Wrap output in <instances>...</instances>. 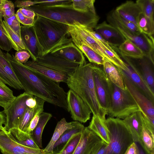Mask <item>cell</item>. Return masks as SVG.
<instances>
[{
  "label": "cell",
  "instance_id": "obj_1",
  "mask_svg": "<svg viewBox=\"0 0 154 154\" xmlns=\"http://www.w3.org/2000/svg\"><path fill=\"white\" fill-rule=\"evenodd\" d=\"M11 63L25 92L68 111L67 93L55 82L18 62L12 55Z\"/></svg>",
  "mask_w": 154,
  "mask_h": 154
},
{
  "label": "cell",
  "instance_id": "obj_2",
  "mask_svg": "<svg viewBox=\"0 0 154 154\" xmlns=\"http://www.w3.org/2000/svg\"><path fill=\"white\" fill-rule=\"evenodd\" d=\"M94 64L91 63L79 65L75 71L68 76L66 83L70 89L79 96L91 110L93 115L106 120V110L97 99L93 75Z\"/></svg>",
  "mask_w": 154,
  "mask_h": 154
},
{
  "label": "cell",
  "instance_id": "obj_3",
  "mask_svg": "<svg viewBox=\"0 0 154 154\" xmlns=\"http://www.w3.org/2000/svg\"><path fill=\"white\" fill-rule=\"evenodd\" d=\"M72 2L51 5L40 4L25 8L33 11L36 14L66 24L74 25L79 23L90 30H93L97 25L99 16L91 12H83L75 10Z\"/></svg>",
  "mask_w": 154,
  "mask_h": 154
},
{
  "label": "cell",
  "instance_id": "obj_4",
  "mask_svg": "<svg viewBox=\"0 0 154 154\" xmlns=\"http://www.w3.org/2000/svg\"><path fill=\"white\" fill-rule=\"evenodd\" d=\"M33 25L42 50V56L71 40L68 37L67 25L36 14Z\"/></svg>",
  "mask_w": 154,
  "mask_h": 154
},
{
  "label": "cell",
  "instance_id": "obj_5",
  "mask_svg": "<svg viewBox=\"0 0 154 154\" xmlns=\"http://www.w3.org/2000/svg\"><path fill=\"white\" fill-rule=\"evenodd\" d=\"M105 123L110 143L103 154H125L134 142L128 126L123 119L109 117L106 119Z\"/></svg>",
  "mask_w": 154,
  "mask_h": 154
},
{
  "label": "cell",
  "instance_id": "obj_6",
  "mask_svg": "<svg viewBox=\"0 0 154 154\" xmlns=\"http://www.w3.org/2000/svg\"><path fill=\"white\" fill-rule=\"evenodd\" d=\"M111 100L107 115L109 117L124 119L135 112L142 111L128 90L113 84Z\"/></svg>",
  "mask_w": 154,
  "mask_h": 154
},
{
  "label": "cell",
  "instance_id": "obj_7",
  "mask_svg": "<svg viewBox=\"0 0 154 154\" xmlns=\"http://www.w3.org/2000/svg\"><path fill=\"white\" fill-rule=\"evenodd\" d=\"M107 20L109 24L117 29L125 39H128L141 49L144 56L154 63L153 36H149L143 32L138 35L133 34L109 14L107 16Z\"/></svg>",
  "mask_w": 154,
  "mask_h": 154
},
{
  "label": "cell",
  "instance_id": "obj_8",
  "mask_svg": "<svg viewBox=\"0 0 154 154\" xmlns=\"http://www.w3.org/2000/svg\"><path fill=\"white\" fill-rule=\"evenodd\" d=\"M92 73L97 99L107 113L111 102L113 84L107 77L103 69L94 64Z\"/></svg>",
  "mask_w": 154,
  "mask_h": 154
},
{
  "label": "cell",
  "instance_id": "obj_9",
  "mask_svg": "<svg viewBox=\"0 0 154 154\" xmlns=\"http://www.w3.org/2000/svg\"><path fill=\"white\" fill-rule=\"evenodd\" d=\"M32 95L24 92L16 97L14 100L3 111L6 116V122L4 129L9 131L17 128L20 120L28 107L26 100Z\"/></svg>",
  "mask_w": 154,
  "mask_h": 154
},
{
  "label": "cell",
  "instance_id": "obj_10",
  "mask_svg": "<svg viewBox=\"0 0 154 154\" xmlns=\"http://www.w3.org/2000/svg\"><path fill=\"white\" fill-rule=\"evenodd\" d=\"M0 150L3 154H44L43 149L28 147L20 144L4 129L0 133Z\"/></svg>",
  "mask_w": 154,
  "mask_h": 154
},
{
  "label": "cell",
  "instance_id": "obj_11",
  "mask_svg": "<svg viewBox=\"0 0 154 154\" xmlns=\"http://www.w3.org/2000/svg\"><path fill=\"white\" fill-rule=\"evenodd\" d=\"M121 73L125 87L131 94L143 113L154 123V103L142 93L126 76L123 70L118 68Z\"/></svg>",
  "mask_w": 154,
  "mask_h": 154
},
{
  "label": "cell",
  "instance_id": "obj_12",
  "mask_svg": "<svg viewBox=\"0 0 154 154\" xmlns=\"http://www.w3.org/2000/svg\"><path fill=\"white\" fill-rule=\"evenodd\" d=\"M67 102L68 112L74 120L85 123L90 119L91 110L82 99L71 89L67 93Z\"/></svg>",
  "mask_w": 154,
  "mask_h": 154
},
{
  "label": "cell",
  "instance_id": "obj_13",
  "mask_svg": "<svg viewBox=\"0 0 154 154\" xmlns=\"http://www.w3.org/2000/svg\"><path fill=\"white\" fill-rule=\"evenodd\" d=\"M36 61L68 76L74 72L79 65L51 53L38 57Z\"/></svg>",
  "mask_w": 154,
  "mask_h": 154
},
{
  "label": "cell",
  "instance_id": "obj_14",
  "mask_svg": "<svg viewBox=\"0 0 154 154\" xmlns=\"http://www.w3.org/2000/svg\"><path fill=\"white\" fill-rule=\"evenodd\" d=\"M11 57L10 54L4 52L0 48V79L16 89L23 90L13 68L11 62Z\"/></svg>",
  "mask_w": 154,
  "mask_h": 154
},
{
  "label": "cell",
  "instance_id": "obj_15",
  "mask_svg": "<svg viewBox=\"0 0 154 154\" xmlns=\"http://www.w3.org/2000/svg\"><path fill=\"white\" fill-rule=\"evenodd\" d=\"M35 97L37 100L36 106L33 108L28 107L17 128L8 131L17 141L23 140L31 136L27 133V129L30 123L37 112L43 109L45 101L40 98Z\"/></svg>",
  "mask_w": 154,
  "mask_h": 154
},
{
  "label": "cell",
  "instance_id": "obj_16",
  "mask_svg": "<svg viewBox=\"0 0 154 154\" xmlns=\"http://www.w3.org/2000/svg\"><path fill=\"white\" fill-rule=\"evenodd\" d=\"M122 57L128 69L127 72L123 71L125 74L142 93L154 103V93L147 84L141 72L130 58Z\"/></svg>",
  "mask_w": 154,
  "mask_h": 154
},
{
  "label": "cell",
  "instance_id": "obj_17",
  "mask_svg": "<svg viewBox=\"0 0 154 154\" xmlns=\"http://www.w3.org/2000/svg\"><path fill=\"white\" fill-rule=\"evenodd\" d=\"M20 38L32 60L36 61L38 57L42 56V50L37 41L33 24L21 26Z\"/></svg>",
  "mask_w": 154,
  "mask_h": 154
},
{
  "label": "cell",
  "instance_id": "obj_18",
  "mask_svg": "<svg viewBox=\"0 0 154 154\" xmlns=\"http://www.w3.org/2000/svg\"><path fill=\"white\" fill-rule=\"evenodd\" d=\"M104 142L88 127H85L72 154H92Z\"/></svg>",
  "mask_w": 154,
  "mask_h": 154
},
{
  "label": "cell",
  "instance_id": "obj_19",
  "mask_svg": "<svg viewBox=\"0 0 154 154\" xmlns=\"http://www.w3.org/2000/svg\"><path fill=\"white\" fill-rule=\"evenodd\" d=\"M82 65L86 63L84 54L71 40L58 47L51 52Z\"/></svg>",
  "mask_w": 154,
  "mask_h": 154
},
{
  "label": "cell",
  "instance_id": "obj_20",
  "mask_svg": "<svg viewBox=\"0 0 154 154\" xmlns=\"http://www.w3.org/2000/svg\"><path fill=\"white\" fill-rule=\"evenodd\" d=\"M94 29L113 48L119 47L125 40L117 29L105 21L97 24Z\"/></svg>",
  "mask_w": 154,
  "mask_h": 154
},
{
  "label": "cell",
  "instance_id": "obj_21",
  "mask_svg": "<svg viewBox=\"0 0 154 154\" xmlns=\"http://www.w3.org/2000/svg\"><path fill=\"white\" fill-rule=\"evenodd\" d=\"M24 64L32 70L55 82L66 83L68 76L36 61H29Z\"/></svg>",
  "mask_w": 154,
  "mask_h": 154
},
{
  "label": "cell",
  "instance_id": "obj_22",
  "mask_svg": "<svg viewBox=\"0 0 154 154\" xmlns=\"http://www.w3.org/2000/svg\"><path fill=\"white\" fill-rule=\"evenodd\" d=\"M115 11L119 16L137 26V19L142 12L138 5L131 1H127L117 7Z\"/></svg>",
  "mask_w": 154,
  "mask_h": 154
},
{
  "label": "cell",
  "instance_id": "obj_23",
  "mask_svg": "<svg viewBox=\"0 0 154 154\" xmlns=\"http://www.w3.org/2000/svg\"><path fill=\"white\" fill-rule=\"evenodd\" d=\"M123 120L130 130L134 142L139 143L143 126L141 112L133 113Z\"/></svg>",
  "mask_w": 154,
  "mask_h": 154
},
{
  "label": "cell",
  "instance_id": "obj_24",
  "mask_svg": "<svg viewBox=\"0 0 154 154\" xmlns=\"http://www.w3.org/2000/svg\"><path fill=\"white\" fill-rule=\"evenodd\" d=\"M76 121L67 122L64 118L58 121L50 141L45 148L43 149L44 154L54 153V146L55 142L65 131L74 127Z\"/></svg>",
  "mask_w": 154,
  "mask_h": 154
},
{
  "label": "cell",
  "instance_id": "obj_25",
  "mask_svg": "<svg viewBox=\"0 0 154 154\" xmlns=\"http://www.w3.org/2000/svg\"><path fill=\"white\" fill-rule=\"evenodd\" d=\"M75 31L94 51L112 63L111 59L100 46L93 36L77 23L72 25Z\"/></svg>",
  "mask_w": 154,
  "mask_h": 154
},
{
  "label": "cell",
  "instance_id": "obj_26",
  "mask_svg": "<svg viewBox=\"0 0 154 154\" xmlns=\"http://www.w3.org/2000/svg\"><path fill=\"white\" fill-rule=\"evenodd\" d=\"M103 65V69L111 82L118 87L125 89L122 75L118 68L106 59H105Z\"/></svg>",
  "mask_w": 154,
  "mask_h": 154
},
{
  "label": "cell",
  "instance_id": "obj_27",
  "mask_svg": "<svg viewBox=\"0 0 154 154\" xmlns=\"http://www.w3.org/2000/svg\"><path fill=\"white\" fill-rule=\"evenodd\" d=\"M105 120L97 116L93 115L88 127L104 142L109 144L110 143L109 131L105 123Z\"/></svg>",
  "mask_w": 154,
  "mask_h": 154
},
{
  "label": "cell",
  "instance_id": "obj_28",
  "mask_svg": "<svg viewBox=\"0 0 154 154\" xmlns=\"http://www.w3.org/2000/svg\"><path fill=\"white\" fill-rule=\"evenodd\" d=\"M118 50L122 56L134 59H140L144 56V54L138 47L127 39L118 47Z\"/></svg>",
  "mask_w": 154,
  "mask_h": 154
},
{
  "label": "cell",
  "instance_id": "obj_29",
  "mask_svg": "<svg viewBox=\"0 0 154 154\" xmlns=\"http://www.w3.org/2000/svg\"><path fill=\"white\" fill-rule=\"evenodd\" d=\"M139 60L140 72L151 90L154 93V73L152 67L154 63L145 56Z\"/></svg>",
  "mask_w": 154,
  "mask_h": 154
},
{
  "label": "cell",
  "instance_id": "obj_30",
  "mask_svg": "<svg viewBox=\"0 0 154 154\" xmlns=\"http://www.w3.org/2000/svg\"><path fill=\"white\" fill-rule=\"evenodd\" d=\"M52 117V115L50 113L43 111L41 112L38 123L31 133L32 138L40 148L42 147V135L43 130L47 123Z\"/></svg>",
  "mask_w": 154,
  "mask_h": 154
},
{
  "label": "cell",
  "instance_id": "obj_31",
  "mask_svg": "<svg viewBox=\"0 0 154 154\" xmlns=\"http://www.w3.org/2000/svg\"><path fill=\"white\" fill-rule=\"evenodd\" d=\"M143 128L138 143L148 154H154V134L147 128L143 120Z\"/></svg>",
  "mask_w": 154,
  "mask_h": 154
},
{
  "label": "cell",
  "instance_id": "obj_32",
  "mask_svg": "<svg viewBox=\"0 0 154 154\" xmlns=\"http://www.w3.org/2000/svg\"><path fill=\"white\" fill-rule=\"evenodd\" d=\"M3 32L11 42L13 48L17 51L25 50L21 38L2 20V23Z\"/></svg>",
  "mask_w": 154,
  "mask_h": 154
},
{
  "label": "cell",
  "instance_id": "obj_33",
  "mask_svg": "<svg viewBox=\"0 0 154 154\" xmlns=\"http://www.w3.org/2000/svg\"><path fill=\"white\" fill-rule=\"evenodd\" d=\"M85 128L83 125L80 122L76 121L75 126L65 131L55 142L54 146V150L59 146L65 143L73 135L78 133H82Z\"/></svg>",
  "mask_w": 154,
  "mask_h": 154
},
{
  "label": "cell",
  "instance_id": "obj_34",
  "mask_svg": "<svg viewBox=\"0 0 154 154\" xmlns=\"http://www.w3.org/2000/svg\"><path fill=\"white\" fill-rule=\"evenodd\" d=\"M137 25L142 32L153 36L154 22L149 20L142 12L139 14L137 19Z\"/></svg>",
  "mask_w": 154,
  "mask_h": 154
},
{
  "label": "cell",
  "instance_id": "obj_35",
  "mask_svg": "<svg viewBox=\"0 0 154 154\" xmlns=\"http://www.w3.org/2000/svg\"><path fill=\"white\" fill-rule=\"evenodd\" d=\"M15 97L13 91L0 79V106L5 109Z\"/></svg>",
  "mask_w": 154,
  "mask_h": 154
},
{
  "label": "cell",
  "instance_id": "obj_36",
  "mask_svg": "<svg viewBox=\"0 0 154 154\" xmlns=\"http://www.w3.org/2000/svg\"><path fill=\"white\" fill-rule=\"evenodd\" d=\"M109 14L115 20L133 34L138 35L142 33L135 24L119 16L115 10L112 11Z\"/></svg>",
  "mask_w": 154,
  "mask_h": 154
},
{
  "label": "cell",
  "instance_id": "obj_37",
  "mask_svg": "<svg viewBox=\"0 0 154 154\" xmlns=\"http://www.w3.org/2000/svg\"><path fill=\"white\" fill-rule=\"evenodd\" d=\"M94 0H72V5L76 10L83 12H91L96 14Z\"/></svg>",
  "mask_w": 154,
  "mask_h": 154
},
{
  "label": "cell",
  "instance_id": "obj_38",
  "mask_svg": "<svg viewBox=\"0 0 154 154\" xmlns=\"http://www.w3.org/2000/svg\"><path fill=\"white\" fill-rule=\"evenodd\" d=\"M136 2L139 6L146 17L150 21L154 22V0H137Z\"/></svg>",
  "mask_w": 154,
  "mask_h": 154
},
{
  "label": "cell",
  "instance_id": "obj_39",
  "mask_svg": "<svg viewBox=\"0 0 154 154\" xmlns=\"http://www.w3.org/2000/svg\"><path fill=\"white\" fill-rule=\"evenodd\" d=\"M82 133L73 135L65 143L59 152L60 154H72L79 143Z\"/></svg>",
  "mask_w": 154,
  "mask_h": 154
},
{
  "label": "cell",
  "instance_id": "obj_40",
  "mask_svg": "<svg viewBox=\"0 0 154 154\" xmlns=\"http://www.w3.org/2000/svg\"><path fill=\"white\" fill-rule=\"evenodd\" d=\"M3 17L8 25L20 37L21 26L15 13L10 17L5 16Z\"/></svg>",
  "mask_w": 154,
  "mask_h": 154
},
{
  "label": "cell",
  "instance_id": "obj_41",
  "mask_svg": "<svg viewBox=\"0 0 154 154\" xmlns=\"http://www.w3.org/2000/svg\"><path fill=\"white\" fill-rule=\"evenodd\" d=\"M2 16L10 17L15 14L14 4L10 1L4 0L1 7Z\"/></svg>",
  "mask_w": 154,
  "mask_h": 154
},
{
  "label": "cell",
  "instance_id": "obj_42",
  "mask_svg": "<svg viewBox=\"0 0 154 154\" xmlns=\"http://www.w3.org/2000/svg\"><path fill=\"white\" fill-rule=\"evenodd\" d=\"M2 19L0 20V48L7 52L13 48L9 40L4 33L2 25Z\"/></svg>",
  "mask_w": 154,
  "mask_h": 154
},
{
  "label": "cell",
  "instance_id": "obj_43",
  "mask_svg": "<svg viewBox=\"0 0 154 154\" xmlns=\"http://www.w3.org/2000/svg\"><path fill=\"white\" fill-rule=\"evenodd\" d=\"M14 56L18 62L23 64L27 62L30 57L29 53L25 50L17 51Z\"/></svg>",
  "mask_w": 154,
  "mask_h": 154
},
{
  "label": "cell",
  "instance_id": "obj_44",
  "mask_svg": "<svg viewBox=\"0 0 154 154\" xmlns=\"http://www.w3.org/2000/svg\"><path fill=\"white\" fill-rule=\"evenodd\" d=\"M16 17L20 23L24 26H29L32 25L34 20L29 18L23 15L19 9L15 13Z\"/></svg>",
  "mask_w": 154,
  "mask_h": 154
},
{
  "label": "cell",
  "instance_id": "obj_45",
  "mask_svg": "<svg viewBox=\"0 0 154 154\" xmlns=\"http://www.w3.org/2000/svg\"><path fill=\"white\" fill-rule=\"evenodd\" d=\"M43 111V109L39 110L36 113L31 120L27 129V133L28 134L31 135L32 132L35 128L38 123L40 114Z\"/></svg>",
  "mask_w": 154,
  "mask_h": 154
},
{
  "label": "cell",
  "instance_id": "obj_46",
  "mask_svg": "<svg viewBox=\"0 0 154 154\" xmlns=\"http://www.w3.org/2000/svg\"><path fill=\"white\" fill-rule=\"evenodd\" d=\"M17 141L20 144L28 147L37 149H40L35 143L31 136L23 140Z\"/></svg>",
  "mask_w": 154,
  "mask_h": 154
},
{
  "label": "cell",
  "instance_id": "obj_47",
  "mask_svg": "<svg viewBox=\"0 0 154 154\" xmlns=\"http://www.w3.org/2000/svg\"><path fill=\"white\" fill-rule=\"evenodd\" d=\"M21 12L25 16L34 20L36 14L32 11L25 8H22L19 9Z\"/></svg>",
  "mask_w": 154,
  "mask_h": 154
},
{
  "label": "cell",
  "instance_id": "obj_48",
  "mask_svg": "<svg viewBox=\"0 0 154 154\" xmlns=\"http://www.w3.org/2000/svg\"><path fill=\"white\" fill-rule=\"evenodd\" d=\"M26 103L28 107L30 108L34 107L37 104L35 97L32 95L26 100Z\"/></svg>",
  "mask_w": 154,
  "mask_h": 154
},
{
  "label": "cell",
  "instance_id": "obj_49",
  "mask_svg": "<svg viewBox=\"0 0 154 154\" xmlns=\"http://www.w3.org/2000/svg\"><path fill=\"white\" fill-rule=\"evenodd\" d=\"M108 144L104 142L98 147L92 154H103Z\"/></svg>",
  "mask_w": 154,
  "mask_h": 154
},
{
  "label": "cell",
  "instance_id": "obj_50",
  "mask_svg": "<svg viewBox=\"0 0 154 154\" xmlns=\"http://www.w3.org/2000/svg\"><path fill=\"white\" fill-rule=\"evenodd\" d=\"M125 154H137V145L135 142H134L129 146Z\"/></svg>",
  "mask_w": 154,
  "mask_h": 154
},
{
  "label": "cell",
  "instance_id": "obj_51",
  "mask_svg": "<svg viewBox=\"0 0 154 154\" xmlns=\"http://www.w3.org/2000/svg\"><path fill=\"white\" fill-rule=\"evenodd\" d=\"M6 122V116L3 111H0V127H3Z\"/></svg>",
  "mask_w": 154,
  "mask_h": 154
},
{
  "label": "cell",
  "instance_id": "obj_52",
  "mask_svg": "<svg viewBox=\"0 0 154 154\" xmlns=\"http://www.w3.org/2000/svg\"><path fill=\"white\" fill-rule=\"evenodd\" d=\"M135 143L137 145V154H148L143 149L138 143Z\"/></svg>",
  "mask_w": 154,
  "mask_h": 154
},
{
  "label": "cell",
  "instance_id": "obj_53",
  "mask_svg": "<svg viewBox=\"0 0 154 154\" xmlns=\"http://www.w3.org/2000/svg\"><path fill=\"white\" fill-rule=\"evenodd\" d=\"M4 0H0V10L1 11V7L3 3Z\"/></svg>",
  "mask_w": 154,
  "mask_h": 154
},
{
  "label": "cell",
  "instance_id": "obj_54",
  "mask_svg": "<svg viewBox=\"0 0 154 154\" xmlns=\"http://www.w3.org/2000/svg\"><path fill=\"white\" fill-rule=\"evenodd\" d=\"M4 129V127H0V133H1L3 130Z\"/></svg>",
  "mask_w": 154,
  "mask_h": 154
},
{
  "label": "cell",
  "instance_id": "obj_55",
  "mask_svg": "<svg viewBox=\"0 0 154 154\" xmlns=\"http://www.w3.org/2000/svg\"><path fill=\"white\" fill-rule=\"evenodd\" d=\"M2 12L0 10V20L2 19Z\"/></svg>",
  "mask_w": 154,
  "mask_h": 154
},
{
  "label": "cell",
  "instance_id": "obj_56",
  "mask_svg": "<svg viewBox=\"0 0 154 154\" xmlns=\"http://www.w3.org/2000/svg\"><path fill=\"white\" fill-rule=\"evenodd\" d=\"M60 154V153L59 152H56V153L54 152L53 153H50V154Z\"/></svg>",
  "mask_w": 154,
  "mask_h": 154
}]
</instances>
